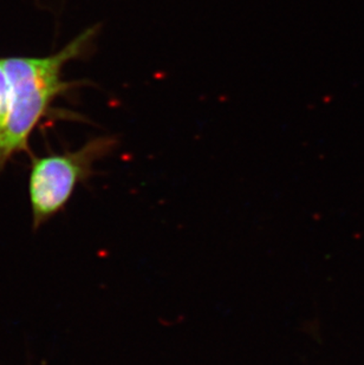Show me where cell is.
Returning <instances> with one entry per match:
<instances>
[{"mask_svg": "<svg viewBox=\"0 0 364 365\" xmlns=\"http://www.w3.org/2000/svg\"><path fill=\"white\" fill-rule=\"evenodd\" d=\"M97 31L98 26L86 29L50 56L3 58L10 83V103L0 125V173L14 156L28 152L30 136L54 101L74 86L63 80V69L86 52Z\"/></svg>", "mask_w": 364, "mask_h": 365, "instance_id": "obj_1", "label": "cell"}, {"mask_svg": "<svg viewBox=\"0 0 364 365\" xmlns=\"http://www.w3.org/2000/svg\"><path fill=\"white\" fill-rule=\"evenodd\" d=\"M116 145V136L103 135L76 150L34 158L28 190L35 231L66 208L79 183L95 174V163L110 155Z\"/></svg>", "mask_w": 364, "mask_h": 365, "instance_id": "obj_2", "label": "cell"}, {"mask_svg": "<svg viewBox=\"0 0 364 365\" xmlns=\"http://www.w3.org/2000/svg\"><path fill=\"white\" fill-rule=\"evenodd\" d=\"M10 103V83L7 78L3 58H0V125L6 118Z\"/></svg>", "mask_w": 364, "mask_h": 365, "instance_id": "obj_3", "label": "cell"}]
</instances>
